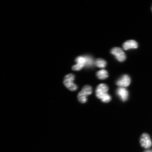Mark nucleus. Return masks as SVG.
<instances>
[{"label":"nucleus","instance_id":"f257e3e1","mask_svg":"<svg viewBox=\"0 0 152 152\" xmlns=\"http://www.w3.org/2000/svg\"><path fill=\"white\" fill-rule=\"evenodd\" d=\"M109 89L107 86L104 83L99 85L96 89V93L97 97L104 103L109 102L111 100V96L107 94Z\"/></svg>","mask_w":152,"mask_h":152},{"label":"nucleus","instance_id":"f03ea898","mask_svg":"<svg viewBox=\"0 0 152 152\" xmlns=\"http://www.w3.org/2000/svg\"><path fill=\"white\" fill-rule=\"evenodd\" d=\"M75 79V76L72 74H68L64 77V84L70 91H75L77 90V85L73 83Z\"/></svg>","mask_w":152,"mask_h":152},{"label":"nucleus","instance_id":"7ed1b4c3","mask_svg":"<svg viewBox=\"0 0 152 152\" xmlns=\"http://www.w3.org/2000/svg\"><path fill=\"white\" fill-rule=\"evenodd\" d=\"M111 53L115 57L116 59L120 62H124L126 60V55L120 48H113L111 49Z\"/></svg>","mask_w":152,"mask_h":152},{"label":"nucleus","instance_id":"20e7f679","mask_svg":"<svg viewBox=\"0 0 152 152\" xmlns=\"http://www.w3.org/2000/svg\"><path fill=\"white\" fill-rule=\"evenodd\" d=\"M140 142L142 147L146 149L151 147L152 145L151 140L149 134L144 133L140 138Z\"/></svg>","mask_w":152,"mask_h":152},{"label":"nucleus","instance_id":"39448f33","mask_svg":"<svg viewBox=\"0 0 152 152\" xmlns=\"http://www.w3.org/2000/svg\"><path fill=\"white\" fill-rule=\"evenodd\" d=\"M131 80L130 77L126 75H123L117 81L118 86L121 87H126L130 85Z\"/></svg>","mask_w":152,"mask_h":152},{"label":"nucleus","instance_id":"423d86ee","mask_svg":"<svg viewBox=\"0 0 152 152\" xmlns=\"http://www.w3.org/2000/svg\"><path fill=\"white\" fill-rule=\"evenodd\" d=\"M117 94L123 102L126 101L128 99L129 92L124 87H119L117 89Z\"/></svg>","mask_w":152,"mask_h":152},{"label":"nucleus","instance_id":"0eeeda50","mask_svg":"<svg viewBox=\"0 0 152 152\" xmlns=\"http://www.w3.org/2000/svg\"><path fill=\"white\" fill-rule=\"evenodd\" d=\"M123 47L125 50H128L129 49H136L138 47V44L134 40H130L127 41L123 43Z\"/></svg>","mask_w":152,"mask_h":152},{"label":"nucleus","instance_id":"6e6552de","mask_svg":"<svg viewBox=\"0 0 152 152\" xmlns=\"http://www.w3.org/2000/svg\"><path fill=\"white\" fill-rule=\"evenodd\" d=\"M96 76L99 79L104 80L109 77V74L106 70L102 69L97 72Z\"/></svg>","mask_w":152,"mask_h":152},{"label":"nucleus","instance_id":"1a4fd4ad","mask_svg":"<svg viewBox=\"0 0 152 152\" xmlns=\"http://www.w3.org/2000/svg\"><path fill=\"white\" fill-rule=\"evenodd\" d=\"M88 96L86 93L83 91L79 93L78 94L77 98L79 101L82 103H85L87 102V96Z\"/></svg>","mask_w":152,"mask_h":152},{"label":"nucleus","instance_id":"9d476101","mask_svg":"<svg viewBox=\"0 0 152 152\" xmlns=\"http://www.w3.org/2000/svg\"><path fill=\"white\" fill-rule=\"evenodd\" d=\"M95 64L98 67L104 68L107 65V62L102 59L98 58L96 61Z\"/></svg>","mask_w":152,"mask_h":152},{"label":"nucleus","instance_id":"9b49d317","mask_svg":"<svg viewBox=\"0 0 152 152\" xmlns=\"http://www.w3.org/2000/svg\"><path fill=\"white\" fill-rule=\"evenodd\" d=\"M85 57L86 58L85 66L88 67H90L92 66L94 64V61L92 57L89 56H86Z\"/></svg>","mask_w":152,"mask_h":152},{"label":"nucleus","instance_id":"f8f14e48","mask_svg":"<svg viewBox=\"0 0 152 152\" xmlns=\"http://www.w3.org/2000/svg\"><path fill=\"white\" fill-rule=\"evenodd\" d=\"M75 61L77 64H83L85 66L86 63V58L85 56H80L76 59Z\"/></svg>","mask_w":152,"mask_h":152},{"label":"nucleus","instance_id":"ddd939ff","mask_svg":"<svg viewBox=\"0 0 152 152\" xmlns=\"http://www.w3.org/2000/svg\"><path fill=\"white\" fill-rule=\"evenodd\" d=\"M82 91L86 93L88 96L92 94V87L89 85H86L83 87Z\"/></svg>","mask_w":152,"mask_h":152},{"label":"nucleus","instance_id":"4468645a","mask_svg":"<svg viewBox=\"0 0 152 152\" xmlns=\"http://www.w3.org/2000/svg\"><path fill=\"white\" fill-rule=\"evenodd\" d=\"M84 66H85L83 65V64H77L73 66L72 69L74 71H79L82 69Z\"/></svg>","mask_w":152,"mask_h":152},{"label":"nucleus","instance_id":"2eb2a0df","mask_svg":"<svg viewBox=\"0 0 152 152\" xmlns=\"http://www.w3.org/2000/svg\"><path fill=\"white\" fill-rule=\"evenodd\" d=\"M145 152H152V151H145Z\"/></svg>","mask_w":152,"mask_h":152},{"label":"nucleus","instance_id":"dca6fc26","mask_svg":"<svg viewBox=\"0 0 152 152\" xmlns=\"http://www.w3.org/2000/svg\"></svg>","mask_w":152,"mask_h":152}]
</instances>
